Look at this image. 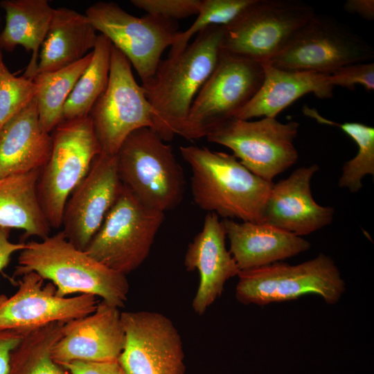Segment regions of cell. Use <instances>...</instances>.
I'll return each instance as SVG.
<instances>
[{"mask_svg":"<svg viewBox=\"0 0 374 374\" xmlns=\"http://www.w3.org/2000/svg\"><path fill=\"white\" fill-rule=\"evenodd\" d=\"M262 66L264 78L260 87L234 118H276L296 100L310 93L319 98L333 96L330 74L284 70L269 63H262Z\"/></svg>","mask_w":374,"mask_h":374,"instance_id":"cell-21","label":"cell"},{"mask_svg":"<svg viewBox=\"0 0 374 374\" xmlns=\"http://www.w3.org/2000/svg\"><path fill=\"white\" fill-rule=\"evenodd\" d=\"M98 36L85 15L66 7L54 8L40 48L36 74L79 61L93 51Z\"/></svg>","mask_w":374,"mask_h":374,"instance_id":"cell-23","label":"cell"},{"mask_svg":"<svg viewBox=\"0 0 374 374\" xmlns=\"http://www.w3.org/2000/svg\"><path fill=\"white\" fill-rule=\"evenodd\" d=\"M307 116L320 123L341 128L356 143L358 152L353 159L344 163L338 185L351 193L358 192L363 186V177L374 175L373 127L356 122L336 123L321 116L315 109H309Z\"/></svg>","mask_w":374,"mask_h":374,"instance_id":"cell-29","label":"cell"},{"mask_svg":"<svg viewBox=\"0 0 374 374\" xmlns=\"http://www.w3.org/2000/svg\"><path fill=\"white\" fill-rule=\"evenodd\" d=\"M318 170L317 164L301 167L273 184L264 205L262 222L301 237L330 224L334 208L318 204L312 195L311 179Z\"/></svg>","mask_w":374,"mask_h":374,"instance_id":"cell-18","label":"cell"},{"mask_svg":"<svg viewBox=\"0 0 374 374\" xmlns=\"http://www.w3.org/2000/svg\"><path fill=\"white\" fill-rule=\"evenodd\" d=\"M84 15L96 31L126 57L142 84L153 77L163 52L180 32L176 20L148 14L136 17L114 2L95 3Z\"/></svg>","mask_w":374,"mask_h":374,"instance_id":"cell-11","label":"cell"},{"mask_svg":"<svg viewBox=\"0 0 374 374\" xmlns=\"http://www.w3.org/2000/svg\"><path fill=\"white\" fill-rule=\"evenodd\" d=\"M374 57L372 46L335 18L314 14L268 62L284 70L330 74Z\"/></svg>","mask_w":374,"mask_h":374,"instance_id":"cell-8","label":"cell"},{"mask_svg":"<svg viewBox=\"0 0 374 374\" xmlns=\"http://www.w3.org/2000/svg\"><path fill=\"white\" fill-rule=\"evenodd\" d=\"M299 123H283L276 118L258 121L232 118L209 132L206 138L229 148L253 174L272 182L298 159L294 141Z\"/></svg>","mask_w":374,"mask_h":374,"instance_id":"cell-12","label":"cell"},{"mask_svg":"<svg viewBox=\"0 0 374 374\" xmlns=\"http://www.w3.org/2000/svg\"><path fill=\"white\" fill-rule=\"evenodd\" d=\"M226 232L214 213L205 216L203 227L189 244L184 257L187 271H199L200 280L192 307L199 315L218 299L225 283L240 269L225 245Z\"/></svg>","mask_w":374,"mask_h":374,"instance_id":"cell-19","label":"cell"},{"mask_svg":"<svg viewBox=\"0 0 374 374\" xmlns=\"http://www.w3.org/2000/svg\"><path fill=\"white\" fill-rule=\"evenodd\" d=\"M131 3L148 15L177 21L197 15L200 0H132Z\"/></svg>","mask_w":374,"mask_h":374,"instance_id":"cell-32","label":"cell"},{"mask_svg":"<svg viewBox=\"0 0 374 374\" xmlns=\"http://www.w3.org/2000/svg\"><path fill=\"white\" fill-rule=\"evenodd\" d=\"M344 9L348 12L357 14L366 20L374 19L373 0H347L344 3Z\"/></svg>","mask_w":374,"mask_h":374,"instance_id":"cell-37","label":"cell"},{"mask_svg":"<svg viewBox=\"0 0 374 374\" xmlns=\"http://www.w3.org/2000/svg\"><path fill=\"white\" fill-rule=\"evenodd\" d=\"M64 323H51L25 335L12 352L8 374H71L51 357Z\"/></svg>","mask_w":374,"mask_h":374,"instance_id":"cell-28","label":"cell"},{"mask_svg":"<svg viewBox=\"0 0 374 374\" xmlns=\"http://www.w3.org/2000/svg\"><path fill=\"white\" fill-rule=\"evenodd\" d=\"M122 188L116 155L100 153L70 195L63 211L62 231L75 247L86 249Z\"/></svg>","mask_w":374,"mask_h":374,"instance_id":"cell-16","label":"cell"},{"mask_svg":"<svg viewBox=\"0 0 374 374\" xmlns=\"http://www.w3.org/2000/svg\"><path fill=\"white\" fill-rule=\"evenodd\" d=\"M92 51L79 61L62 69L37 73L33 80L42 129L51 134L63 121L64 106L75 84L89 64Z\"/></svg>","mask_w":374,"mask_h":374,"instance_id":"cell-26","label":"cell"},{"mask_svg":"<svg viewBox=\"0 0 374 374\" xmlns=\"http://www.w3.org/2000/svg\"><path fill=\"white\" fill-rule=\"evenodd\" d=\"M235 298L244 305H266L317 295L329 305L337 303L346 283L333 259L319 253L297 265L276 262L256 269L241 270Z\"/></svg>","mask_w":374,"mask_h":374,"instance_id":"cell-5","label":"cell"},{"mask_svg":"<svg viewBox=\"0 0 374 374\" xmlns=\"http://www.w3.org/2000/svg\"><path fill=\"white\" fill-rule=\"evenodd\" d=\"M10 229L0 226V271L10 262L11 256L25 248V242L15 243L10 240Z\"/></svg>","mask_w":374,"mask_h":374,"instance_id":"cell-36","label":"cell"},{"mask_svg":"<svg viewBox=\"0 0 374 374\" xmlns=\"http://www.w3.org/2000/svg\"><path fill=\"white\" fill-rule=\"evenodd\" d=\"M164 217L165 213L145 206L123 185L102 225L84 251L126 276L148 256Z\"/></svg>","mask_w":374,"mask_h":374,"instance_id":"cell-7","label":"cell"},{"mask_svg":"<svg viewBox=\"0 0 374 374\" xmlns=\"http://www.w3.org/2000/svg\"><path fill=\"white\" fill-rule=\"evenodd\" d=\"M263 78L262 64L221 52L216 67L192 103L181 136L206 137L234 118L257 93Z\"/></svg>","mask_w":374,"mask_h":374,"instance_id":"cell-9","label":"cell"},{"mask_svg":"<svg viewBox=\"0 0 374 374\" xmlns=\"http://www.w3.org/2000/svg\"><path fill=\"white\" fill-rule=\"evenodd\" d=\"M330 84L353 90L360 84L367 91L374 89V63L359 62L344 66L329 75Z\"/></svg>","mask_w":374,"mask_h":374,"instance_id":"cell-33","label":"cell"},{"mask_svg":"<svg viewBox=\"0 0 374 374\" xmlns=\"http://www.w3.org/2000/svg\"><path fill=\"white\" fill-rule=\"evenodd\" d=\"M224 32V26L202 30L179 54L161 60L141 85L152 109L151 130L163 141L181 136L195 96L217 64Z\"/></svg>","mask_w":374,"mask_h":374,"instance_id":"cell-1","label":"cell"},{"mask_svg":"<svg viewBox=\"0 0 374 374\" xmlns=\"http://www.w3.org/2000/svg\"><path fill=\"white\" fill-rule=\"evenodd\" d=\"M33 80L16 76L5 64L0 51V130L35 96Z\"/></svg>","mask_w":374,"mask_h":374,"instance_id":"cell-31","label":"cell"},{"mask_svg":"<svg viewBox=\"0 0 374 374\" xmlns=\"http://www.w3.org/2000/svg\"><path fill=\"white\" fill-rule=\"evenodd\" d=\"M89 116L101 153L111 156L132 132L152 127V109L144 89L136 82L128 60L113 45L107 86Z\"/></svg>","mask_w":374,"mask_h":374,"instance_id":"cell-13","label":"cell"},{"mask_svg":"<svg viewBox=\"0 0 374 374\" xmlns=\"http://www.w3.org/2000/svg\"><path fill=\"white\" fill-rule=\"evenodd\" d=\"M39 172L0 178V226L23 230L24 239L31 236L44 239L51 229L37 193Z\"/></svg>","mask_w":374,"mask_h":374,"instance_id":"cell-25","label":"cell"},{"mask_svg":"<svg viewBox=\"0 0 374 374\" xmlns=\"http://www.w3.org/2000/svg\"><path fill=\"white\" fill-rule=\"evenodd\" d=\"M122 184L145 206L165 213L183 198L184 176L172 147L148 127L132 132L116 154Z\"/></svg>","mask_w":374,"mask_h":374,"instance_id":"cell-4","label":"cell"},{"mask_svg":"<svg viewBox=\"0 0 374 374\" xmlns=\"http://www.w3.org/2000/svg\"><path fill=\"white\" fill-rule=\"evenodd\" d=\"M25 335L11 330H0V374H8L12 350Z\"/></svg>","mask_w":374,"mask_h":374,"instance_id":"cell-35","label":"cell"},{"mask_svg":"<svg viewBox=\"0 0 374 374\" xmlns=\"http://www.w3.org/2000/svg\"><path fill=\"white\" fill-rule=\"evenodd\" d=\"M0 6L6 12L0 51H12L20 45L30 52V60L23 75L33 80L54 8L46 0H3Z\"/></svg>","mask_w":374,"mask_h":374,"instance_id":"cell-24","label":"cell"},{"mask_svg":"<svg viewBox=\"0 0 374 374\" xmlns=\"http://www.w3.org/2000/svg\"><path fill=\"white\" fill-rule=\"evenodd\" d=\"M71 374H125L118 360L73 361L62 364Z\"/></svg>","mask_w":374,"mask_h":374,"instance_id":"cell-34","label":"cell"},{"mask_svg":"<svg viewBox=\"0 0 374 374\" xmlns=\"http://www.w3.org/2000/svg\"><path fill=\"white\" fill-rule=\"evenodd\" d=\"M51 150L52 137L41 127L34 98L0 130V178L40 170Z\"/></svg>","mask_w":374,"mask_h":374,"instance_id":"cell-22","label":"cell"},{"mask_svg":"<svg viewBox=\"0 0 374 374\" xmlns=\"http://www.w3.org/2000/svg\"><path fill=\"white\" fill-rule=\"evenodd\" d=\"M35 272L52 283L56 294H92L118 308L129 292L126 276L111 269L75 247L62 231L26 243L19 252L14 277Z\"/></svg>","mask_w":374,"mask_h":374,"instance_id":"cell-3","label":"cell"},{"mask_svg":"<svg viewBox=\"0 0 374 374\" xmlns=\"http://www.w3.org/2000/svg\"><path fill=\"white\" fill-rule=\"evenodd\" d=\"M35 272L21 276L17 292L0 294V330L26 335L54 322L66 323L92 313L98 303L92 294L60 297L55 285Z\"/></svg>","mask_w":374,"mask_h":374,"instance_id":"cell-15","label":"cell"},{"mask_svg":"<svg viewBox=\"0 0 374 374\" xmlns=\"http://www.w3.org/2000/svg\"><path fill=\"white\" fill-rule=\"evenodd\" d=\"M51 132L52 150L40 169L37 193L51 228L59 229L68 198L101 150L89 116L62 121Z\"/></svg>","mask_w":374,"mask_h":374,"instance_id":"cell-6","label":"cell"},{"mask_svg":"<svg viewBox=\"0 0 374 374\" xmlns=\"http://www.w3.org/2000/svg\"><path fill=\"white\" fill-rule=\"evenodd\" d=\"M255 0H200L197 17L186 30L180 31L171 46L168 56L182 52L191 37L211 26H226Z\"/></svg>","mask_w":374,"mask_h":374,"instance_id":"cell-30","label":"cell"},{"mask_svg":"<svg viewBox=\"0 0 374 374\" xmlns=\"http://www.w3.org/2000/svg\"><path fill=\"white\" fill-rule=\"evenodd\" d=\"M314 14L312 6L299 0H255L224 26L221 51L268 62Z\"/></svg>","mask_w":374,"mask_h":374,"instance_id":"cell-10","label":"cell"},{"mask_svg":"<svg viewBox=\"0 0 374 374\" xmlns=\"http://www.w3.org/2000/svg\"><path fill=\"white\" fill-rule=\"evenodd\" d=\"M125 333L118 362L125 374H184L181 337L172 321L157 312H121Z\"/></svg>","mask_w":374,"mask_h":374,"instance_id":"cell-14","label":"cell"},{"mask_svg":"<svg viewBox=\"0 0 374 374\" xmlns=\"http://www.w3.org/2000/svg\"><path fill=\"white\" fill-rule=\"evenodd\" d=\"M112 44L103 35L98 36L91 60L79 78L63 109V121L89 116L105 91L109 81Z\"/></svg>","mask_w":374,"mask_h":374,"instance_id":"cell-27","label":"cell"},{"mask_svg":"<svg viewBox=\"0 0 374 374\" xmlns=\"http://www.w3.org/2000/svg\"><path fill=\"white\" fill-rule=\"evenodd\" d=\"M222 221L229 240V252L240 271L279 262L311 247L303 237L266 223Z\"/></svg>","mask_w":374,"mask_h":374,"instance_id":"cell-20","label":"cell"},{"mask_svg":"<svg viewBox=\"0 0 374 374\" xmlns=\"http://www.w3.org/2000/svg\"><path fill=\"white\" fill-rule=\"evenodd\" d=\"M190 168V188L201 209L224 219L262 222V211L273 182L257 176L233 155L206 147L181 146Z\"/></svg>","mask_w":374,"mask_h":374,"instance_id":"cell-2","label":"cell"},{"mask_svg":"<svg viewBox=\"0 0 374 374\" xmlns=\"http://www.w3.org/2000/svg\"><path fill=\"white\" fill-rule=\"evenodd\" d=\"M121 313L118 308L102 300L92 313L65 323L51 350L53 359L60 365L118 360L125 344Z\"/></svg>","mask_w":374,"mask_h":374,"instance_id":"cell-17","label":"cell"}]
</instances>
